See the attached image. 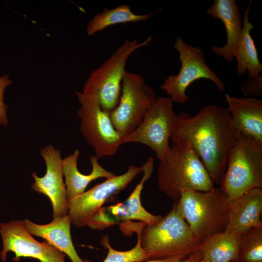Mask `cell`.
Listing matches in <instances>:
<instances>
[{"mask_svg":"<svg viewBox=\"0 0 262 262\" xmlns=\"http://www.w3.org/2000/svg\"><path fill=\"white\" fill-rule=\"evenodd\" d=\"M240 243L241 234L224 231L203 239L199 250L209 262H230L239 258Z\"/></svg>","mask_w":262,"mask_h":262,"instance_id":"obj_21","label":"cell"},{"mask_svg":"<svg viewBox=\"0 0 262 262\" xmlns=\"http://www.w3.org/2000/svg\"><path fill=\"white\" fill-rule=\"evenodd\" d=\"M142 171V167L129 165L120 175L106 179L74 199L67 201L71 223L77 227L87 226L94 214L112 197L126 188Z\"/></svg>","mask_w":262,"mask_h":262,"instance_id":"obj_11","label":"cell"},{"mask_svg":"<svg viewBox=\"0 0 262 262\" xmlns=\"http://www.w3.org/2000/svg\"><path fill=\"white\" fill-rule=\"evenodd\" d=\"M229 205L221 188L214 187L207 191H183L173 207L202 241L212 234L225 231Z\"/></svg>","mask_w":262,"mask_h":262,"instance_id":"obj_4","label":"cell"},{"mask_svg":"<svg viewBox=\"0 0 262 262\" xmlns=\"http://www.w3.org/2000/svg\"><path fill=\"white\" fill-rule=\"evenodd\" d=\"M12 83L9 75L4 74L0 76V125L7 126L8 120L7 111L8 107L4 100V93L5 89Z\"/></svg>","mask_w":262,"mask_h":262,"instance_id":"obj_25","label":"cell"},{"mask_svg":"<svg viewBox=\"0 0 262 262\" xmlns=\"http://www.w3.org/2000/svg\"><path fill=\"white\" fill-rule=\"evenodd\" d=\"M134 247L128 251H118L114 249L109 244V238L104 236L101 240V245L108 249V254L103 262H143L148 261V258L142 249L138 235Z\"/></svg>","mask_w":262,"mask_h":262,"instance_id":"obj_24","label":"cell"},{"mask_svg":"<svg viewBox=\"0 0 262 262\" xmlns=\"http://www.w3.org/2000/svg\"><path fill=\"white\" fill-rule=\"evenodd\" d=\"M213 2L206 11L213 18L222 21L227 33V41L223 46H212L211 50L216 55L230 62L234 59V51L242 31L243 22L239 7L235 0H214Z\"/></svg>","mask_w":262,"mask_h":262,"instance_id":"obj_16","label":"cell"},{"mask_svg":"<svg viewBox=\"0 0 262 262\" xmlns=\"http://www.w3.org/2000/svg\"><path fill=\"white\" fill-rule=\"evenodd\" d=\"M40 154L46 163V172L42 177H38L35 172L33 173L34 182L32 189L49 199L53 218L63 216L67 214L68 208L63 180L61 150L49 144L40 149Z\"/></svg>","mask_w":262,"mask_h":262,"instance_id":"obj_14","label":"cell"},{"mask_svg":"<svg viewBox=\"0 0 262 262\" xmlns=\"http://www.w3.org/2000/svg\"><path fill=\"white\" fill-rule=\"evenodd\" d=\"M154 159L151 156L142 165L143 176L130 196L124 202L106 207H101L93 215L87 226L102 230L120 222L137 220L146 225L160 221L162 216L148 212L141 202V195L145 182L150 178L154 169Z\"/></svg>","mask_w":262,"mask_h":262,"instance_id":"obj_12","label":"cell"},{"mask_svg":"<svg viewBox=\"0 0 262 262\" xmlns=\"http://www.w3.org/2000/svg\"><path fill=\"white\" fill-rule=\"evenodd\" d=\"M157 97L142 76L125 71L118 104L110 112L112 123L122 138L139 126Z\"/></svg>","mask_w":262,"mask_h":262,"instance_id":"obj_9","label":"cell"},{"mask_svg":"<svg viewBox=\"0 0 262 262\" xmlns=\"http://www.w3.org/2000/svg\"><path fill=\"white\" fill-rule=\"evenodd\" d=\"M200 262H209L206 258L203 257L202 260Z\"/></svg>","mask_w":262,"mask_h":262,"instance_id":"obj_30","label":"cell"},{"mask_svg":"<svg viewBox=\"0 0 262 262\" xmlns=\"http://www.w3.org/2000/svg\"><path fill=\"white\" fill-rule=\"evenodd\" d=\"M81 107L78 116L81 119L80 131L86 141L91 146L95 156L115 155L122 144V137L115 129L110 113L103 110L95 96L75 91Z\"/></svg>","mask_w":262,"mask_h":262,"instance_id":"obj_8","label":"cell"},{"mask_svg":"<svg viewBox=\"0 0 262 262\" xmlns=\"http://www.w3.org/2000/svg\"><path fill=\"white\" fill-rule=\"evenodd\" d=\"M153 13L136 14L127 4L120 5L111 9L104 8L101 12L96 14L89 21L86 33L92 36L115 24L146 21Z\"/></svg>","mask_w":262,"mask_h":262,"instance_id":"obj_22","label":"cell"},{"mask_svg":"<svg viewBox=\"0 0 262 262\" xmlns=\"http://www.w3.org/2000/svg\"><path fill=\"white\" fill-rule=\"evenodd\" d=\"M182 260L180 258H173L162 260L147 261L146 262H180Z\"/></svg>","mask_w":262,"mask_h":262,"instance_id":"obj_28","label":"cell"},{"mask_svg":"<svg viewBox=\"0 0 262 262\" xmlns=\"http://www.w3.org/2000/svg\"><path fill=\"white\" fill-rule=\"evenodd\" d=\"M158 167L159 190L175 202L185 191H207L214 187L197 152L186 141L172 143Z\"/></svg>","mask_w":262,"mask_h":262,"instance_id":"obj_2","label":"cell"},{"mask_svg":"<svg viewBox=\"0 0 262 262\" xmlns=\"http://www.w3.org/2000/svg\"><path fill=\"white\" fill-rule=\"evenodd\" d=\"M240 134L232 124L227 107L214 104L204 107L193 117L182 113L170 140L172 143L188 142L213 183L220 184L229 153Z\"/></svg>","mask_w":262,"mask_h":262,"instance_id":"obj_1","label":"cell"},{"mask_svg":"<svg viewBox=\"0 0 262 262\" xmlns=\"http://www.w3.org/2000/svg\"><path fill=\"white\" fill-rule=\"evenodd\" d=\"M230 262H243V261H241V260H240L239 258H238V259L233 260L231 261H230Z\"/></svg>","mask_w":262,"mask_h":262,"instance_id":"obj_29","label":"cell"},{"mask_svg":"<svg viewBox=\"0 0 262 262\" xmlns=\"http://www.w3.org/2000/svg\"><path fill=\"white\" fill-rule=\"evenodd\" d=\"M80 151L76 149L71 154L62 159L63 176L65 178L66 197L67 201L72 200L85 192L88 185L100 178L108 179L115 175L103 167L95 155L90 157L92 171L88 175L81 173L77 167Z\"/></svg>","mask_w":262,"mask_h":262,"instance_id":"obj_19","label":"cell"},{"mask_svg":"<svg viewBox=\"0 0 262 262\" xmlns=\"http://www.w3.org/2000/svg\"><path fill=\"white\" fill-rule=\"evenodd\" d=\"M152 40L151 36L141 42L137 38L126 40L106 61L90 73L82 92L95 96L103 110L112 112L118 103L129 58L135 50L147 46Z\"/></svg>","mask_w":262,"mask_h":262,"instance_id":"obj_6","label":"cell"},{"mask_svg":"<svg viewBox=\"0 0 262 262\" xmlns=\"http://www.w3.org/2000/svg\"><path fill=\"white\" fill-rule=\"evenodd\" d=\"M262 189L254 188L229 202L225 231L241 234L254 227H262Z\"/></svg>","mask_w":262,"mask_h":262,"instance_id":"obj_15","label":"cell"},{"mask_svg":"<svg viewBox=\"0 0 262 262\" xmlns=\"http://www.w3.org/2000/svg\"><path fill=\"white\" fill-rule=\"evenodd\" d=\"M24 223L30 234L43 238L68 256L72 262H92L81 259L75 249L70 235L71 219L68 213L54 218L47 224L39 225L27 219Z\"/></svg>","mask_w":262,"mask_h":262,"instance_id":"obj_18","label":"cell"},{"mask_svg":"<svg viewBox=\"0 0 262 262\" xmlns=\"http://www.w3.org/2000/svg\"><path fill=\"white\" fill-rule=\"evenodd\" d=\"M239 259L245 262H262V227L251 228L241 234Z\"/></svg>","mask_w":262,"mask_h":262,"instance_id":"obj_23","label":"cell"},{"mask_svg":"<svg viewBox=\"0 0 262 262\" xmlns=\"http://www.w3.org/2000/svg\"><path fill=\"white\" fill-rule=\"evenodd\" d=\"M232 124L243 133L262 144V100L255 97H235L225 95Z\"/></svg>","mask_w":262,"mask_h":262,"instance_id":"obj_17","label":"cell"},{"mask_svg":"<svg viewBox=\"0 0 262 262\" xmlns=\"http://www.w3.org/2000/svg\"><path fill=\"white\" fill-rule=\"evenodd\" d=\"M243 93L248 98L250 96H260L262 95V75L246 79L241 86Z\"/></svg>","mask_w":262,"mask_h":262,"instance_id":"obj_26","label":"cell"},{"mask_svg":"<svg viewBox=\"0 0 262 262\" xmlns=\"http://www.w3.org/2000/svg\"><path fill=\"white\" fill-rule=\"evenodd\" d=\"M203 257L202 254L199 250H198L182 260L180 262H200Z\"/></svg>","mask_w":262,"mask_h":262,"instance_id":"obj_27","label":"cell"},{"mask_svg":"<svg viewBox=\"0 0 262 262\" xmlns=\"http://www.w3.org/2000/svg\"><path fill=\"white\" fill-rule=\"evenodd\" d=\"M173 103L169 97L158 96L139 126L122 138V144H143L151 149L160 161L162 160L170 149V136L182 115V113H174Z\"/></svg>","mask_w":262,"mask_h":262,"instance_id":"obj_7","label":"cell"},{"mask_svg":"<svg viewBox=\"0 0 262 262\" xmlns=\"http://www.w3.org/2000/svg\"><path fill=\"white\" fill-rule=\"evenodd\" d=\"M139 235L148 261L173 258L183 259L199 250L201 242L173 207L167 215L152 225L130 222Z\"/></svg>","mask_w":262,"mask_h":262,"instance_id":"obj_3","label":"cell"},{"mask_svg":"<svg viewBox=\"0 0 262 262\" xmlns=\"http://www.w3.org/2000/svg\"><path fill=\"white\" fill-rule=\"evenodd\" d=\"M251 1L244 11L243 27L241 35L234 51V58L236 59V70L239 75L246 71L249 78L257 77L262 73V65L258 57L257 49L250 32L253 25L249 21V13Z\"/></svg>","mask_w":262,"mask_h":262,"instance_id":"obj_20","label":"cell"},{"mask_svg":"<svg viewBox=\"0 0 262 262\" xmlns=\"http://www.w3.org/2000/svg\"><path fill=\"white\" fill-rule=\"evenodd\" d=\"M173 46L179 52L180 69L178 74L169 75L160 86L173 102L183 104L188 101L187 89L201 79L211 81L221 91L225 89L224 82L207 65L204 52L199 47L188 44L180 36L177 38Z\"/></svg>","mask_w":262,"mask_h":262,"instance_id":"obj_10","label":"cell"},{"mask_svg":"<svg viewBox=\"0 0 262 262\" xmlns=\"http://www.w3.org/2000/svg\"><path fill=\"white\" fill-rule=\"evenodd\" d=\"M220 184L229 202L251 189H262V144L240 133Z\"/></svg>","mask_w":262,"mask_h":262,"instance_id":"obj_5","label":"cell"},{"mask_svg":"<svg viewBox=\"0 0 262 262\" xmlns=\"http://www.w3.org/2000/svg\"><path fill=\"white\" fill-rule=\"evenodd\" d=\"M3 248L0 253L5 262L7 253L15 254L13 259L18 261L21 257L36 259L40 262H65L66 254L46 240L39 242L26 229L24 221L13 220L0 224Z\"/></svg>","mask_w":262,"mask_h":262,"instance_id":"obj_13","label":"cell"}]
</instances>
